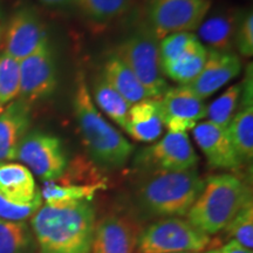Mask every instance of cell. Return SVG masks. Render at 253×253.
Masks as SVG:
<instances>
[{"label":"cell","mask_w":253,"mask_h":253,"mask_svg":"<svg viewBox=\"0 0 253 253\" xmlns=\"http://www.w3.org/2000/svg\"><path fill=\"white\" fill-rule=\"evenodd\" d=\"M227 233L244 248H253V203L249 202L225 227Z\"/></svg>","instance_id":"29"},{"label":"cell","mask_w":253,"mask_h":253,"mask_svg":"<svg viewBox=\"0 0 253 253\" xmlns=\"http://www.w3.org/2000/svg\"><path fill=\"white\" fill-rule=\"evenodd\" d=\"M2 109H4V106H2V104L0 103V113H1V110H2Z\"/></svg>","instance_id":"36"},{"label":"cell","mask_w":253,"mask_h":253,"mask_svg":"<svg viewBox=\"0 0 253 253\" xmlns=\"http://www.w3.org/2000/svg\"><path fill=\"white\" fill-rule=\"evenodd\" d=\"M20 91V62L7 54L0 55V103H11Z\"/></svg>","instance_id":"28"},{"label":"cell","mask_w":253,"mask_h":253,"mask_svg":"<svg viewBox=\"0 0 253 253\" xmlns=\"http://www.w3.org/2000/svg\"><path fill=\"white\" fill-rule=\"evenodd\" d=\"M240 71L242 62L236 53L218 52L209 48L207 61L201 73L186 86L204 100L225 86L227 82L238 77Z\"/></svg>","instance_id":"14"},{"label":"cell","mask_w":253,"mask_h":253,"mask_svg":"<svg viewBox=\"0 0 253 253\" xmlns=\"http://www.w3.org/2000/svg\"><path fill=\"white\" fill-rule=\"evenodd\" d=\"M192 134L210 167L233 170L243 164L226 128H221L212 122L207 121L198 123L192 130Z\"/></svg>","instance_id":"15"},{"label":"cell","mask_w":253,"mask_h":253,"mask_svg":"<svg viewBox=\"0 0 253 253\" xmlns=\"http://www.w3.org/2000/svg\"><path fill=\"white\" fill-rule=\"evenodd\" d=\"M227 131L243 163L253 158V102H240Z\"/></svg>","instance_id":"23"},{"label":"cell","mask_w":253,"mask_h":253,"mask_svg":"<svg viewBox=\"0 0 253 253\" xmlns=\"http://www.w3.org/2000/svg\"><path fill=\"white\" fill-rule=\"evenodd\" d=\"M40 194L33 173L23 164L0 162V197L11 203H30Z\"/></svg>","instance_id":"19"},{"label":"cell","mask_w":253,"mask_h":253,"mask_svg":"<svg viewBox=\"0 0 253 253\" xmlns=\"http://www.w3.org/2000/svg\"><path fill=\"white\" fill-rule=\"evenodd\" d=\"M94 100L99 108L106 114L116 125L125 129L126 115L130 108L128 102L123 99L118 91L110 86L102 74H99L93 82Z\"/></svg>","instance_id":"25"},{"label":"cell","mask_w":253,"mask_h":253,"mask_svg":"<svg viewBox=\"0 0 253 253\" xmlns=\"http://www.w3.org/2000/svg\"><path fill=\"white\" fill-rule=\"evenodd\" d=\"M108 185H78L69 184L61 181L43 182L40 190L41 198L46 205L49 207H62V205L80 203V202H91L95 195L101 190L107 189Z\"/></svg>","instance_id":"22"},{"label":"cell","mask_w":253,"mask_h":253,"mask_svg":"<svg viewBox=\"0 0 253 253\" xmlns=\"http://www.w3.org/2000/svg\"><path fill=\"white\" fill-rule=\"evenodd\" d=\"M240 94L242 84H236L227 88L218 99L214 100L208 107L207 116L210 119V122L221 128H227L239 108Z\"/></svg>","instance_id":"27"},{"label":"cell","mask_w":253,"mask_h":253,"mask_svg":"<svg viewBox=\"0 0 253 253\" xmlns=\"http://www.w3.org/2000/svg\"><path fill=\"white\" fill-rule=\"evenodd\" d=\"M210 236L186 219H158L138 235L136 253H199L209 248Z\"/></svg>","instance_id":"6"},{"label":"cell","mask_w":253,"mask_h":253,"mask_svg":"<svg viewBox=\"0 0 253 253\" xmlns=\"http://www.w3.org/2000/svg\"><path fill=\"white\" fill-rule=\"evenodd\" d=\"M164 126L168 132H186L207 118L208 106L186 86L168 88L161 97Z\"/></svg>","instance_id":"12"},{"label":"cell","mask_w":253,"mask_h":253,"mask_svg":"<svg viewBox=\"0 0 253 253\" xmlns=\"http://www.w3.org/2000/svg\"><path fill=\"white\" fill-rule=\"evenodd\" d=\"M77 5L90 23L101 26L128 13L132 0H78Z\"/></svg>","instance_id":"26"},{"label":"cell","mask_w":253,"mask_h":253,"mask_svg":"<svg viewBox=\"0 0 253 253\" xmlns=\"http://www.w3.org/2000/svg\"><path fill=\"white\" fill-rule=\"evenodd\" d=\"M73 108L81 141L91 162L103 170L125 167L134 153V145L97 110L82 73L77 77Z\"/></svg>","instance_id":"2"},{"label":"cell","mask_w":253,"mask_h":253,"mask_svg":"<svg viewBox=\"0 0 253 253\" xmlns=\"http://www.w3.org/2000/svg\"><path fill=\"white\" fill-rule=\"evenodd\" d=\"M220 253H252V250H249L237 243L236 240H231L226 245L219 250Z\"/></svg>","instance_id":"33"},{"label":"cell","mask_w":253,"mask_h":253,"mask_svg":"<svg viewBox=\"0 0 253 253\" xmlns=\"http://www.w3.org/2000/svg\"><path fill=\"white\" fill-rule=\"evenodd\" d=\"M58 86V65L49 41L20 61L19 99L32 104L46 99Z\"/></svg>","instance_id":"10"},{"label":"cell","mask_w":253,"mask_h":253,"mask_svg":"<svg viewBox=\"0 0 253 253\" xmlns=\"http://www.w3.org/2000/svg\"><path fill=\"white\" fill-rule=\"evenodd\" d=\"M160 40L145 25L129 34L114 53L138 79L150 97H162L169 88L158 53Z\"/></svg>","instance_id":"5"},{"label":"cell","mask_w":253,"mask_h":253,"mask_svg":"<svg viewBox=\"0 0 253 253\" xmlns=\"http://www.w3.org/2000/svg\"><path fill=\"white\" fill-rule=\"evenodd\" d=\"M164 129L161 97H148L130 106L125 130L131 138L143 143L157 141Z\"/></svg>","instance_id":"18"},{"label":"cell","mask_w":253,"mask_h":253,"mask_svg":"<svg viewBox=\"0 0 253 253\" xmlns=\"http://www.w3.org/2000/svg\"><path fill=\"white\" fill-rule=\"evenodd\" d=\"M134 194L136 209L145 218L184 217L201 194L204 179L197 170L142 172Z\"/></svg>","instance_id":"3"},{"label":"cell","mask_w":253,"mask_h":253,"mask_svg":"<svg viewBox=\"0 0 253 253\" xmlns=\"http://www.w3.org/2000/svg\"><path fill=\"white\" fill-rule=\"evenodd\" d=\"M42 205L41 194L37 196L30 203L18 204L11 203L0 197V219L11 221H25L28 218H32L34 213Z\"/></svg>","instance_id":"31"},{"label":"cell","mask_w":253,"mask_h":253,"mask_svg":"<svg viewBox=\"0 0 253 253\" xmlns=\"http://www.w3.org/2000/svg\"><path fill=\"white\" fill-rule=\"evenodd\" d=\"M242 14V9L235 8H219L214 11L208 18L205 17L197 28L199 41L207 43L210 49L232 52Z\"/></svg>","instance_id":"17"},{"label":"cell","mask_w":253,"mask_h":253,"mask_svg":"<svg viewBox=\"0 0 253 253\" xmlns=\"http://www.w3.org/2000/svg\"><path fill=\"white\" fill-rule=\"evenodd\" d=\"M40 253H90L95 229L91 202L41 208L31 218Z\"/></svg>","instance_id":"1"},{"label":"cell","mask_w":253,"mask_h":253,"mask_svg":"<svg viewBox=\"0 0 253 253\" xmlns=\"http://www.w3.org/2000/svg\"><path fill=\"white\" fill-rule=\"evenodd\" d=\"M38 245L26 221L0 219V253H36Z\"/></svg>","instance_id":"24"},{"label":"cell","mask_w":253,"mask_h":253,"mask_svg":"<svg viewBox=\"0 0 253 253\" xmlns=\"http://www.w3.org/2000/svg\"><path fill=\"white\" fill-rule=\"evenodd\" d=\"M235 47L244 58L253 55V13L252 9L243 11L235 37Z\"/></svg>","instance_id":"32"},{"label":"cell","mask_w":253,"mask_h":253,"mask_svg":"<svg viewBox=\"0 0 253 253\" xmlns=\"http://www.w3.org/2000/svg\"><path fill=\"white\" fill-rule=\"evenodd\" d=\"M15 160L43 182L61 177L68 164L62 141L43 131H28L19 144Z\"/></svg>","instance_id":"8"},{"label":"cell","mask_w":253,"mask_h":253,"mask_svg":"<svg viewBox=\"0 0 253 253\" xmlns=\"http://www.w3.org/2000/svg\"><path fill=\"white\" fill-rule=\"evenodd\" d=\"M101 74L129 106L150 97L135 74L115 54L109 55Z\"/></svg>","instance_id":"20"},{"label":"cell","mask_w":253,"mask_h":253,"mask_svg":"<svg viewBox=\"0 0 253 253\" xmlns=\"http://www.w3.org/2000/svg\"><path fill=\"white\" fill-rule=\"evenodd\" d=\"M46 41H48V34L39 13L31 6H21L9 19L5 36V54L20 62Z\"/></svg>","instance_id":"11"},{"label":"cell","mask_w":253,"mask_h":253,"mask_svg":"<svg viewBox=\"0 0 253 253\" xmlns=\"http://www.w3.org/2000/svg\"><path fill=\"white\" fill-rule=\"evenodd\" d=\"M31 104L14 100L0 113V162L15 160L19 144L31 126Z\"/></svg>","instance_id":"16"},{"label":"cell","mask_w":253,"mask_h":253,"mask_svg":"<svg viewBox=\"0 0 253 253\" xmlns=\"http://www.w3.org/2000/svg\"><path fill=\"white\" fill-rule=\"evenodd\" d=\"M140 230L123 214H109L95 223L90 253H135Z\"/></svg>","instance_id":"13"},{"label":"cell","mask_w":253,"mask_h":253,"mask_svg":"<svg viewBox=\"0 0 253 253\" xmlns=\"http://www.w3.org/2000/svg\"><path fill=\"white\" fill-rule=\"evenodd\" d=\"M208 56V48L196 40L171 61L161 65L163 75L179 84H189L197 78Z\"/></svg>","instance_id":"21"},{"label":"cell","mask_w":253,"mask_h":253,"mask_svg":"<svg viewBox=\"0 0 253 253\" xmlns=\"http://www.w3.org/2000/svg\"><path fill=\"white\" fill-rule=\"evenodd\" d=\"M40 1L52 7H66L69 5H77V0H40Z\"/></svg>","instance_id":"34"},{"label":"cell","mask_w":253,"mask_h":253,"mask_svg":"<svg viewBox=\"0 0 253 253\" xmlns=\"http://www.w3.org/2000/svg\"><path fill=\"white\" fill-rule=\"evenodd\" d=\"M252 201L251 190L239 177L221 173L204 181L201 194L186 213V220L207 235L225 230L237 213Z\"/></svg>","instance_id":"4"},{"label":"cell","mask_w":253,"mask_h":253,"mask_svg":"<svg viewBox=\"0 0 253 253\" xmlns=\"http://www.w3.org/2000/svg\"><path fill=\"white\" fill-rule=\"evenodd\" d=\"M196 40H198V38L192 32H179V33H172L164 37L160 40V45H158L161 65L177 58Z\"/></svg>","instance_id":"30"},{"label":"cell","mask_w":253,"mask_h":253,"mask_svg":"<svg viewBox=\"0 0 253 253\" xmlns=\"http://www.w3.org/2000/svg\"><path fill=\"white\" fill-rule=\"evenodd\" d=\"M211 7V0H147V26L158 40L172 33L197 30Z\"/></svg>","instance_id":"7"},{"label":"cell","mask_w":253,"mask_h":253,"mask_svg":"<svg viewBox=\"0 0 253 253\" xmlns=\"http://www.w3.org/2000/svg\"><path fill=\"white\" fill-rule=\"evenodd\" d=\"M77 1H78V0H77Z\"/></svg>","instance_id":"37"},{"label":"cell","mask_w":253,"mask_h":253,"mask_svg":"<svg viewBox=\"0 0 253 253\" xmlns=\"http://www.w3.org/2000/svg\"><path fill=\"white\" fill-rule=\"evenodd\" d=\"M197 163L198 156L186 132H168L135 157V167L141 172L185 171L194 169Z\"/></svg>","instance_id":"9"},{"label":"cell","mask_w":253,"mask_h":253,"mask_svg":"<svg viewBox=\"0 0 253 253\" xmlns=\"http://www.w3.org/2000/svg\"><path fill=\"white\" fill-rule=\"evenodd\" d=\"M202 253H220V252H219V250H209V251H205Z\"/></svg>","instance_id":"35"}]
</instances>
